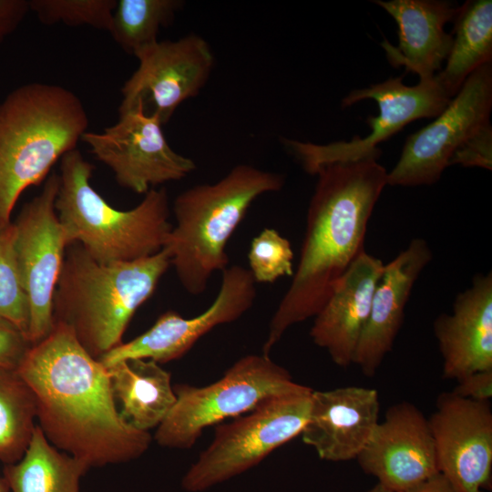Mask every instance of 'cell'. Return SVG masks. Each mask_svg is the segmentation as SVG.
I'll return each mask as SVG.
<instances>
[{
    "label": "cell",
    "instance_id": "cell-23",
    "mask_svg": "<svg viewBox=\"0 0 492 492\" xmlns=\"http://www.w3.org/2000/svg\"><path fill=\"white\" fill-rule=\"evenodd\" d=\"M87 470L54 446L36 425L24 456L5 465L3 477L11 492H80V479Z\"/></svg>",
    "mask_w": 492,
    "mask_h": 492
},
{
    "label": "cell",
    "instance_id": "cell-5",
    "mask_svg": "<svg viewBox=\"0 0 492 492\" xmlns=\"http://www.w3.org/2000/svg\"><path fill=\"white\" fill-rule=\"evenodd\" d=\"M284 182L282 174L238 164L215 183L195 185L175 198V224L163 249L187 292L203 293L212 274L228 267V241L249 208Z\"/></svg>",
    "mask_w": 492,
    "mask_h": 492
},
{
    "label": "cell",
    "instance_id": "cell-33",
    "mask_svg": "<svg viewBox=\"0 0 492 492\" xmlns=\"http://www.w3.org/2000/svg\"><path fill=\"white\" fill-rule=\"evenodd\" d=\"M29 11V0H0V45L16 30Z\"/></svg>",
    "mask_w": 492,
    "mask_h": 492
},
{
    "label": "cell",
    "instance_id": "cell-13",
    "mask_svg": "<svg viewBox=\"0 0 492 492\" xmlns=\"http://www.w3.org/2000/svg\"><path fill=\"white\" fill-rule=\"evenodd\" d=\"M135 56L138 67L121 88L118 113L139 107L162 125L181 103L200 92L214 67L210 45L195 34L158 40Z\"/></svg>",
    "mask_w": 492,
    "mask_h": 492
},
{
    "label": "cell",
    "instance_id": "cell-29",
    "mask_svg": "<svg viewBox=\"0 0 492 492\" xmlns=\"http://www.w3.org/2000/svg\"><path fill=\"white\" fill-rule=\"evenodd\" d=\"M248 261L255 282L272 283L294 272L292 245L274 229L265 228L252 239Z\"/></svg>",
    "mask_w": 492,
    "mask_h": 492
},
{
    "label": "cell",
    "instance_id": "cell-36",
    "mask_svg": "<svg viewBox=\"0 0 492 492\" xmlns=\"http://www.w3.org/2000/svg\"><path fill=\"white\" fill-rule=\"evenodd\" d=\"M0 492H10L8 484L4 477H0Z\"/></svg>",
    "mask_w": 492,
    "mask_h": 492
},
{
    "label": "cell",
    "instance_id": "cell-15",
    "mask_svg": "<svg viewBox=\"0 0 492 492\" xmlns=\"http://www.w3.org/2000/svg\"><path fill=\"white\" fill-rule=\"evenodd\" d=\"M438 473L457 492H485L492 473V410L478 402L442 393L428 419Z\"/></svg>",
    "mask_w": 492,
    "mask_h": 492
},
{
    "label": "cell",
    "instance_id": "cell-12",
    "mask_svg": "<svg viewBox=\"0 0 492 492\" xmlns=\"http://www.w3.org/2000/svg\"><path fill=\"white\" fill-rule=\"evenodd\" d=\"M161 127L156 116L138 107L119 113L118 122L101 133L85 132L81 140L113 171L119 186L145 195L196 169L191 159L170 148Z\"/></svg>",
    "mask_w": 492,
    "mask_h": 492
},
{
    "label": "cell",
    "instance_id": "cell-32",
    "mask_svg": "<svg viewBox=\"0 0 492 492\" xmlns=\"http://www.w3.org/2000/svg\"><path fill=\"white\" fill-rule=\"evenodd\" d=\"M452 393L462 398L489 402L492 397V369L477 371L459 379Z\"/></svg>",
    "mask_w": 492,
    "mask_h": 492
},
{
    "label": "cell",
    "instance_id": "cell-16",
    "mask_svg": "<svg viewBox=\"0 0 492 492\" xmlns=\"http://www.w3.org/2000/svg\"><path fill=\"white\" fill-rule=\"evenodd\" d=\"M356 459L392 492L408 491L438 473L428 419L405 401L389 407Z\"/></svg>",
    "mask_w": 492,
    "mask_h": 492
},
{
    "label": "cell",
    "instance_id": "cell-21",
    "mask_svg": "<svg viewBox=\"0 0 492 492\" xmlns=\"http://www.w3.org/2000/svg\"><path fill=\"white\" fill-rule=\"evenodd\" d=\"M398 26V46L387 40L381 45L388 61L395 67L404 66L420 79L433 77L441 71L451 49L453 36L445 25L454 21L460 5L437 0H374Z\"/></svg>",
    "mask_w": 492,
    "mask_h": 492
},
{
    "label": "cell",
    "instance_id": "cell-22",
    "mask_svg": "<svg viewBox=\"0 0 492 492\" xmlns=\"http://www.w3.org/2000/svg\"><path fill=\"white\" fill-rule=\"evenodd\" d=\"M107 369L122 418L139 431L158 427L177 399L170 373L144 359L122 361Z\"/></svg>",
    "mask_w": 492,
    "mask_h": 492
},
{
    "label": "cell",
    "instance_id": "cell-30",
    "mask_svg": "<svg viewBox=\"0 0 492 492\" xmlns=\"http://www.w3.org/2000/svg\"><path fill=\"white\" fill-rule=\"evenodd\" d=\"M492 169V127L487 124L464 142L453 154L449 166Z\"/></svg>",
    "mask_w": 492,
    "mask_h": 492
},
{
    "label": "cell",
    "instance_id": "cell-18",
    "mask_svg": "<svg viewBox=\"0 0 492 492\" xmlns=\"http://www.w3.org/2000/svg\"><path fill=\"white\" fill-rule=\"evenodd\" d=\"M432 258L433 252L427 241L423 238H414L405 250L384 266L354 355L353 364L358 365L364 375L374 376L386 354L392 351L413 287Z\"/></svg>",
    "mask_w": 492,
    "mask_h": 492
},
{
    "label": "cell",
    "instance_id": "cell-7",
    "mask_svg": "<svg viewBox=\"0 0 492 492\" xmlns=\"http://www.w3.org/2000/svg\"><path fill=\"white\" fill-rule=\"evenodd\" d=\"M290 373L269 355L240 358L213 384L198 387L173 386L176 402L154 438L164 447L190 448L202 431L230 417L244 415L266 400L302 390Z\"/></svg>",
    "mask_w": 492,
    "mask_h": 492
},
{
    "label": "cell",
    "instance_id": "cell-17",
    "mask_svg": "<svg viewBox=\"0 0 492 492\" xmlns=\"http://www.w3.org/2000/svg\"><path fill=\"white\" fill-rule=\"evenodd\" d=\"M378 392L362 386L313 390L307 423L300 435L321 459H356L379 423Z\"/></svg>",
    "mask_w": 492,
    "mask_h": 492
},
{
    "label": "cell",
    "instance_id": "cell-2",
    "mask_svg": "<svg viewBox=\"0 0 492 492\" xmlns=\"http://www.w3.org/2000/svg\"><path fill=\"white\" fill-rule=\"evenodd\" d=\"M377 159L333 162L315 171L299 262L271 319L263 354L290 327L320 312L335 282L364 251L368 221L387 185V171Z\"/></svg>",
    "mask_w": 492,
    "mask_h": 492
},
{
    "label": "cell",
    "instance_id": "cell-19",
    "mask_svg": "<svg viewBox=\"0 0 492 492\" xmlns=\"http://www.w3.org/2000/svg\"><path fill=\"white\" fill-rule=\"evenodd\" d=\"M443 359V377H462L492 369V273H477L459 292L451 313L434 322Z\"/></svg>",
    "mask_w": 492,
    "mask_h": 492
},
{
    "label": "cell",
    "instance_id": "cell-35",
    "mask_svg": "<svg viewBox=\"0 0 492 492\" xmlns=\"http://www.w3.org/2000/svg\"><path fill=\"white\" fill-rule=\"evenodd\" d=\"M367 492H392V491L387 489L385 487H384L380 483H377L374 487H373Z\"/></svg>",
    "mask_w": 492,
    "mask_h": 492
},
{
    "label": "cell",
    "instance_id": "cell-8",
    "mask_svg": "<svg viewBox=\"0 0 492 492\" xmlns=\"http://www.w3.org/2000/svg\"><path fill=\"white\" fill-rule=\"evenodd\" d=\"M313 389L273 396L246 415L218 426L210 445L181 480L187 492H202L252 468L300 436L307 423Z\"/></svg>",
    "mask_w": 492,
    "mask_h": 492
},
{
    "label": "cell",
    "instance_id": "cell-4",
    "mask_svg": "<svg viewBox=\"0 0 492 492\" xmlns=\"http://www.w3.org/2000/svg\"><path fill=\"white\" fill-rule=\"evenodd\" d=\"M88 126L79 97L56 84L33 82L0 103V229L22 192L40 184L52 166L77 149Z\"/></svg>",
    "mask_w": 492,
    "mask_h": 492
},
{
    "label": "cell",
    "instance_id": "cell-10",
    "mask_svg": "<svg viewBox=\"0 0 492 492\" xmlns=\"http://www.w3.org/2000/svg\"><path fill=\"white\" fill-rule=\"evenodd\" d=\"M492 65L475 70L445 109L427 126L407 137L387 185L417 187L439 180L455 151L490 123Z\"/></svg>",
    "mask_w": 492,
    "mask_h": 492
},
{
    "label": "cell",
    "instance_id": "cell-1",
    "mask_svg": "<svg viewBox=\"0 0 492 492\" xmlns=\"http://www.w3.org/2000/svg\"><path fill=\"white\" fill-rule=\"evenodd\" d=\"M16 371L35 394L46 439L88 469L137 459L149 447V433L120 415L108 369L64 324L54 323Z\"/></svg>",
    "mask_w": 492,
    "mask_h": 492
},
{
    "label": "cell",
    "instance_id": "cell-24",
    "mask_svg": "<svg viewBox=\"0 0 492 492\" xmlns=\"http://www.w3.org/2000/svg\"><path fill=\"white\" fill-rule=\"evenodd\" d=\"M452 33L453 42L443 70L436 73L454 97L466 79L492 60V1H466L460 5Z\"/></svg>",
    "mask_w": 492,
    "mask_h": 492
},
{
    "label": "cell",
    "instance_id": "cell-14",
    "mask_svg": "<svg viewBox=\"0 0 492 492\" xmlns=\"http://www.w3.org/2000/svg\"><path fill=\"white\" fill-rule=\"evenodd\" d=\"M256 282L250 271L240 265L221 272V282L214 301L200 314L184 318L169 310L146 332L122 343L99 361L109 368L130 359L165 364L182 357L200 338L220 324L232 323L248 312L256 298Z\"/></svg>",
    "mask_w": 492,
    "mask_h": 492
},
{
    "label": "cell",
    "instance_id": "cell-28",
    "mask_svg": "<svg viewBox=\"0 0 492 492\" xmlns=\"http://www.w3.org/2000/svg\"><path fill=\"white\" fill-rule=\"evenodd\" d=\"M118 0H30V10L46 26H89L109 32Z\"/></svg>",
    "mask_w": 492,
    "mask_h": 492
},
{
    "label": "cell",
    "instance_id": "cell-11",
    "mask_svg": "<svg viewBox=\"0 0 492 492\" xmlns=\"http://www.w3.org/2000/svg\"><path fill=\"white\" fill-rule=\"evenodd\" d=\"M58 189L59 175L52 173L14 222L15 255L28 300L27 335L33 345L54 328L53 297L69 246L55 207Z\"/></svg>",
    "mask_w": 492,
    "mask_h": 492
},
{
    "label": "cell",
    "instance_id": "cell-20",
    "mask_svg": "<svg viewBox=\"0 0 492 492\" xmlns=\"http://www.w3.org/2000/svg\"><path fill=\"white\" fill-rule=\"evenodd\" d=\"M384 266L380 259L364 251L335 282L326 302L313 317L310 336L338 366L353 364Z\"/></svg>",
    "mask_w": 492,
    "mask_h": 492
},
{
    "label": "cell",
    "instance_id": "cell-25",
    "mask_svg": "<svg viewBox=\"0 0 492 492\" xmlns=\"http://www.w3.org/2000/svg\"><path fill=\"white\" fill-rule=\"evenodd\" d=\"M34 392L16 370L0 368V461L14 464L24 456L36 427Z\"/></svg>",
    "mask_w": 492,
    "mask_h": 492
},
{
    "label": "cell",
    "instance_id": "cell-6",
    "mask_svg": "<svg viewBox=\"0 0 492 492\" xmlns=\"http://www.w3.org/2000/svg\"><path fill=\"white\" fill-rule=\"evenodd\" d=\"M94 166L75 149L61 158L55 202L67 241L99 263L133 261L163 250L172 229L165 188L151 189L134 208L112 207L90 183Z\"/></svg>",
    "mask_w": 492,
    "mask_h": 492
},
{
    "label": "cell",
    "instance_id": "cell-31",
    "mask_svg": "<svg viewBox=\"0 0 492 492\" xmlns=\"http://www.w3.org/2000/svg\"><path fill=\"white\" fill-rule=\"evenodd\" d=\"M32 346L21 329L0 316V368L17 370Z\"/></svg>",
    "mask_w": 492,
    "mask_h": 492
},
{
    "label": "cell",
    "instance_id": "cell-34",
    "mask_svg": "<svg viewBox=\"0 0 492 492\" xmlns=\"http://www.w3.org/2000/svg\"><path fill=\"white\" fill-rule=\"evenodd\" d=\"M405 492H457L440 473Z\"/></svg>",
    "mask_w": 492,
    "mask_h": 492
},
{
    "label": "cell",
    "instance_id": "cell-26",
    "mask_svg": "<svg viewBox=\"0 0 492 492\" xmlns=\"http://www.w3.org/2000/svg\"><path fill=\"white\" fill-rule=\"evenodd\" d=\"M183 5L180 0H118L109 33L126 53L135 56L158 41L159 29L171 24Z\"/></svg>",
    "mask_w": 492,
    "mask_h": 492
},
{
    "label": "cell",
    "instance_id": "cell-3",
    "mask_svg": "<svg viewBox=\"0 0 492 492\" xmlns=\"http://www.w3.org/2000/svg\"><path fill=\"white\" fill-rule=\"evenodd\" d=\"M170 266L163 249L133 261L99 263L78 243L67 247L53 297L54 323L71 330L95 359L122 343L137 310Z\"/></svg>",
    "mask_w": 492,
    "mask_h": 492
},
{
    "label": "cell",
    "instance_id": "cell-27",
    "mask_svg": "<svg viewBox=\"0 0 492 492\" xmlns=\"http://www.w3.org/2000/svg\"><path fill=\"white\" fill-rule=\"evenodd\" d=\"M15 231L14 222L0 229V316L27 335L29 304L15 260Z\"/></svg>",
    "mask_w": 492,
    "mask_h": 492
},
{
    "label": "cell",
    "instance_id": "cell-9",
    "mask_svg": "<svg viewBox=\"0 0 492 492\" xmlns=\"http://www.w3.org/2000/svg\"><path fill=\"white\" fill-rule=\"evenodd\" d=\"M403 76L354 89L342 100V108L364 100L374 99L379 115L369 117L366 122L371 132L364 138L354 137L350 141H336L325 145L282 138L285 148L297 159L305 172L314 175L322 166L333 162L354 161L368 157L379 159L378 145L404 128L412 121L437 117L453 97L444 87L436 74L420 79L415 86H406Z\"/></svg>",
    "mask_w": 492,
    "mask_h": 492
}]
</instances>
